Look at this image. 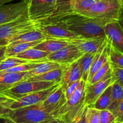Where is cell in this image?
<instances>
[{
	"label": "cell",
	"mask_w": 123,
	"mask_h": 123,
	"mask_svg": "<svg viewBox=\"0 0 123 123\" xmlns=\"http://www.w3.org/2000/svg\"><path fill=\"white\" fill-rule=\"evenodd\" d=\"M42 21L57 25L85 38L106 37L104 26L109 22L88 18L72 11L54 13Z\"/></svg>",
	"instance_id": "6da1fadb"
},
{
	"label": "cell",
	"mask_w": 123,
	"mask_h": 123,
	"mask_svg": "<svg viewBox=\"0 0 123 123\" xmlns=\"http://www.w3.org/2000/svg\"><path fill=\"white\" fill-rule=\"evenodd\" d=\"M36 30V22L27 13L14 20L0 25V47H6L20 35Z\"/></svg>",
	"instance_id": "7a4b0ae2"
},
{
	"label": "cell",
	"mask_w": 123,
	"mask_h": 123,
	"mask_svg": "<svg viewBox=\"0 0 123 123\" xmlns=\"http://www.w3.org/2000/svg\"><path fill=\"white\" fill-rule=\"evenodd\" d=\"M86 82L81 80L78 88L71 97L59 110L55 118H60L67 123L73 121L86 106L85 104Z\"/></svg>",
	"instance_id": "3957f363"
},
{
	"label": "cell",
	"mask_w": 123,
	"mask_h": 123,
	"mask_svg": "<svg viewBox=\"0 0 123 123\" xmlns=\"http://www.w3.org/2000/svg\"><path fill=\"white\" fill-rule=\"evenodd\" d=\"M121 6L120 0H99L88 9L78 13L93 19L118 20Z\"/></svg>",
	"instance_id": "277c9868"
},
{
	"label": "cell",
	"mask_w": 123,
	"mask_h": 123,
	"mask_svg": "<svg viewBox=\"0 0 123 123\" xmlns=\"http://www.w3.org/2000/svg\"><path fill=\"white\" fill-rule=\"evenodd\" d=\"M9 117L15 123H48L55 118L44 110L41 103L13 110Z\"/></svg>",
	"instance_id": "5b68a950"
},
{
	"label": "cell",
	"mask_w": 123,
	"mask_h": 123,
	"mask_svg": "<svg viewBox=\"0 0 123 123\" xmlns=\"http://www.w3.org/2000/svg\"><path fill=\"white\" fill-rule=\"evenodd\" d=\"M55 84L56 83L54 82L22 81L16 84L10 89L5 91L3 94L7 97L16 100L29 94L48 89Z\"/></svg>",
	"instance_id": "8992f818"
},
{
	"label": "cell",
	"mask_w": 123,
	"mask_h": 123,
	"mask_svg": "<svg viewBox=\"0 0 123 123\" xmlns=\"http://www.w3.org/2000/svg\"><path fill=\"white\" fill-rule=\"evenodd\" d=\"M56 10V0H28L27 14L34 22L48 19Z\"/></svg>",
	"instance_id": "52a82bcc"
},
{
	"label": "cell",
	"mask_w": 123,
	"mask_h": 123,
	"mask_svg": "<svg viewBox=\"0 0 123 123\" xmlns=\"http://www.w3.org/2000/svg\"><path fill=\"white\" fill-rule=\"evenodd\" d=\"M36 30L40 31L46 40L64 41L68 43L72 40L81 37L69 30L55 24L42 21L36 22Z\"/></svg>",
	"instance_id": "ba28073f"
},
{
	"label": "cell",
	"mask_w": 123,
	"mask_h": 123,
	"mask_svg": "<svg viewBox=\"0 0 123 123\" xmlns=\"http://www.w3.org/2000/svg\"><path fill=\"white\" fill-rule=\"evenodd\" d=\"M84 54L76 46L69 44L58 51L49 54L45 61L54 62L61 66H67L79 60Z\"/></svg>",
	"instance_id": "9c48e42d"
},
{
	"label": "cell",
	"mask_w": 123,
	"mask_h": 123,
	"mask_svg": "<svg viewBox=\"0 0 123 123\" xmlns=\"http://www.w3.org/2000/svg\"><path fill=\"white\" fill-rule=\"evenodd\" d=\"M60 86V83H56L50 88L40 91L29 94L20 98L14 100L8 107L12 110L22 108L26 106L42 103L50 94L54 92Z\"/></svg>",
	"instance_id": "30bf717a"
},
{
	"label": "cell",
	"mask_w": 123,
	"mask_h": 123,
	"mask_svg": "<svg viewBox=\"0 0 123 123\" xmlns=\"http://www.w3.org/2000/svg\"><path fill=\"white\" fill-rule=\"evenodd\" d=\"M114 82L111 71L105 77L93 84L86 83L85 89V104L89 107L93 104L101 94Z\"/></svg>",
	"instance_id": "8fae6325"
},
{
	"label": "cell",
	"mask_w": 123,
	"mask_h": 123,
	"mask_svg": "<svg viewBox=\"0 0 123 123\" xmlns=\"http://www.w3.org/2000/svg\"><path fill=\"white\" fill-rule=\"evenodd\" d=\"M28 0L0 6V25L17 19L27 13Z\"/></svg>",
	"instance_id": "7c38bea8"
},
{
	"label": "cell",
	"mask_w": 123,
	"mask_h": 123,
	"mask_svg": "<svg viewBox=\"0 0 123 123\" xmlns=\"http://www.w3.org/2000/svg\"><path fill=\"white\" fill-rule=\"evenodd\" d=\"M104 31L112 45L123 53V19L108 22L104 26Z\"/></svg>",
	"instance_id": "4fadbf2b"
},
{
	"label": "cell",
	"mask_w": 123,
	"mask_h": 123,
	"mask_svg": "<svg viewBox=\"0 0 123 123\" xmlns=\"http://www.w3.org/2000/svg\"><path fill=\"white\" fill-rule=\"evenodd\" d=\"M67 101L64 95V90L60 86L52 93L42 103V108L45 112L52 115L55 118V116L59 110Z\"/></svg>",
	"instance_id": "5bb4252c"
},
{
	"label": "cell",
	"mask_w": 123,
	"mask_h": 123,
	"mask_svg": "<svg viewBox=\"0 0 123 123\" xmlns=\"http://www.w3.org/2000/svg\"><path fill=\"white\" fill-rule=\"evenodd\" d=\"M106 37H92L85 38L80 37L70 41V44L76 46L84 54L96 53L103 45Z\"/></svg>",
	"instance_id": "9a60e30c"
},
{
	"label": "cell",
	"mask_w": 123,
	"mask_h": 123,
	"mask_svg": "<svg viewBox=\"0 0 123 123\" xmlns=\"http://www.w3.org/2000/svg\"><path fill=\"white\" fill-rule=\"evenodd\" d=\"M81 80V71L78 60L70 65L66 66L60 84L65 91V90L72 83Z\"/></svg>",
	"instance_id": "2e32d148"
},
{
	"label": "cell",
	"mask_w": 123,
	"mask_h": 123,
	"mask_svg": "<svg viewBox=\"0 0 123 123\" xmlns=\"http://www.w3.org/2000/svg\"><path fill=\"white\" fill-rule=\"evenodd\" d=\"M27 72L0 74V92H4L16 84L24 81Z\"/></svg>",
	"instance_id": "e0dca14e"
},
{
	"label": "cell",
	"mask_w": 123,
	"mask_h": 123,
	"mask_svg": "<svg viewBox=\"0 0 123 123\" xmlns=\"http://www.w3.org/2000/svg\"><path fill=\"white\" fill-rule=\"evenodd\" d=\"M66 66H62L60 68L45 72L38 75L32 76L27 78L25 80L28 81H36V82H54L55 83H60L62 80L63 76L64 71ZM25 81V80H24Z\"/></svg>",
	"instance_id": "ac0fdd59"
},
{
	"label": "cell",
	"mask_w": 123,
	"mask_h": 123,
	"mask_svg": "<svg viewBox=\"0 0 123 123\" xmlns=\"http://www.w3.org/2000/svg\"><path fill=\"white\" fill-rule=\"evenodd\" d=\"M70 43L64 41H55V40H44L38 45L35 46L34 48L44 51L49 53H53L62 49L64 47L68 45Z\"/></svg>",
	"instance_id": "d6986e66"
},
{
	"label": "cell",
	"mask_w": 123,
	"mask_h": 123,
	"mask_svg": "<svg viewBox=\"0 0 123 123\" xmlns=\"http://www.w3.org/2000/svg\"><path fill=\"white\" fill-rule=\"evenodd\" d=\"M62 66H61L60 64L57 63L56 62H43L38 64L35 68L32 69L31 71H28L27 73H26L25 80L30 78V77H32V76L38 75L42 74H44L45 72L60 68L62 67Z\"/></svg>",
	"instance_id": "ffe728a7"
},
{
	"label": "cell",
	"mask_w": 123,
	"mask_h": 123,
	"mask_svg": "<svg viewBox=\"0 0 123 123\" xmlns=\"http://www.w3.org/2000/svg\"><path fill=\"white\" fill-rule=\"evenodd\" d=\"M49 53L44 51L39 50L35 48H30L23 53L16 55V57L24 59L29 62H37V61H45V59Z\"/></svg>",
	"instance_id": "44dd1931"
},
{
	"label": "cell",
	"mask_w": 123,
	"mask_h": 123,
	"mask_svg": "<svg viewBox=\"0 0 123 123\" xmlns=\"http://www.w3.org/2000/svg\"><path fill=\"white\" fill-rule=\"evenodd\" d=\"M42 41H36L33 42H29V43H20L17 44H9L6 46V56L8 57H14L20 53H23L30 48H32L42 42Z\"/></svg>",
	"instance_id": "7402d4cb"
},
{
	"label": "cell",
	"mask_w": 123,
	"mask_h": 123,
	"mask_svg": "<svg viewBox=\"0 0 123 123\" xmlns=\"http://www.w3.org/2000/svg\"><path fill=\"white\" fill-rule=\"evenodd\" d=\"M112 84L108 87L93 104L88 107H92L99 110L108 109L111 102V94Z\"/></svg>",
	"instance_id": "603a6c76"
},
{
	"label": "cell",
	"mask_w": 123,
	"mask_h": 123,
	"mask_svg": "<svg viewBox=\"0 0 123 123\" xmlns=\"http://www.w3.org/2000/svg\"><path fill=\"white\" fill-rule=\"evenodd\" d=\"M44 40H46V39L44 35L40 31L36 30L20 35L19 37L14 39L9 44L13 45L20 43H29V42H36V41H44Z\"/></svg>",
	"instance_id": "cb8c5ba5"
},
{
	"label": "cell",
	"mask_w": 123,
	"mask_h": 123,
	"mask_svg": "<svg viewBox=\"0 0 123 123\" xmlns=\"http://www.w3.org/2000/svg\"><path fill=\"white\" fill-rule=\"evenodd\" d=\"M123 100V87L116 82L112 83L111 102L108 110L114 112Z\"/></svg>",
	"instance_id": "d4e9b609"
},
{
	"label": "cell",
	"mask_w": 123,
	"mask_h": 123,
	"mask_svg": "<svg viewBox=\"0 0 123 123\" xmlns=\"http://www.w3.org/2000/svg\"><path fill=\"white\" fill-rule=\"evenodd\" d=\"M96 53H86L79 59V66L81 71L82 80L86 83L88 82L89 72Z\"/></svg>",
	"instance_id": "484cf974"
},
{
	"label": "cell",
	"mask_w": 123,
	"mask_h": 123,
	"mask_svg": "<svg viewBox=\"0 0 123 123\" xmlns=\"http://www.w3.org/2000/svg\"><path fill=\"white\" fill-rule=\"evenodd\" d=\"M109 61L111 67L123 68V53L112 45L111 42L109 52Z\"/></svg>",
	"instance_id": "4316f807"
},
{
	"label": "cell",
	"mask_w": 123,
	"mask_h": 123,
	"mask_svg": "<svg viewBox=\"0 0 123 123\" xmlns=\"http://www.w3.org/2000/svg\"><path fill=\"white\" fill-rule=\"evenodd\" d=\"M99 0H72L70 2V10L72 12L79 13L86 10L98 2Z\"/></svg>",
	"instance_id": "83f0119b"
},
{
	"label": "cell",
	"mask_w": 123,
	"mask_h": 123,
	"mask_svg": "<svg viewBox=\"0 0 123 123\" xmlns=\"http://www.w3.org/2000/svg\"><path fill=\"white\" fill-rule=\"evenodd\" d=\"M28 62H31L19 59V58L16 57H6L0 63V71H5V70L11 68L15 67L18 65L26 63Z\"/></svg>",
	"instance_id": "f1b7e54d"
},
{
	"label": "cell",
	"mask_w": 123,
	"mask_h": 123,
	"mask_svg": "<svg viewBox=\"0 0 123 123\" xmlns=\"http://www.w3.org/2000/svg\"><path fill=\"white\" fill-rule=\"evenodd\" d=\"M111 71V66L109 61H108L94 75L93 77L88 83L90 84H93V83L98 82L102 78H104Z\"/></svg>",
	"instance_id": "f546056e"
},
{
	"label": "cell",
	"mask_w": 123,
	"mask_h": 123,
	"mask_svg": "<svg viewBox=\"0 0 123 123\" xmlns=\"http://www.w3.org/2000/svg\"><path fill=\"white\" fill-rule=\"evenodd\" d=\"M100 112L99 110L88 107L86 111L87 123H100Z\"/></svg>",
	"instance_id": "4dcf8cb0"
},
{
	"label": "cell",
	"mask_w": 123,
	"mask_h": 123,
	"mask_svg": "<svg viewBox=\"0 0 123 123\" xmlns=\"http://www.w3.org/2000/svg\"><path fill=\"white\" fill-rule=\"evenodd\" d=\"M116 121V118L112 112L109 110H102L100 112V123H113Z\"/></svg>",
	"instance_id": "1f68e13d"
},
{
	"label": "cell",
	"mask_w": 123,
	"mask_h": 123,
	"mask_svg": "<svg viewBox=\"0 0 123 123\" xmlns=\"http://www.w3.org/2000/svg\"><path fill=\"white\" fill-rule=\"evenodd\" d=\"M72 1V0H56V10L54 13L71 11L70 5Z\"/></svg>",
	"instance_id": "d6a6232c"
},
{
	"label": "cell",
	"mask_w": 123,
	"mask_h": 123,
	"mask_svg": "<svg viewBox=\"0 0 123 123\" xmlns=\"http://www.w3.org/2000/svg\"><path fill=\"white\" fill-rule=\"evenodd\" d=\"M111 72L114 82H117L123 87V68L111 67Z\"/></svg>",
	"instance_id": "836d02e7"
},
{
	"label": "cell",
	"mask_w": 123,
	"mask_h": 123,
	"mask_svg": "<svg viewBox=\"0 0 123 123\" xmlns=\"http://www.w3.org/2000/svg\"><path fill=\"white\" fill-rule=\"evenodd\" d=\"M80 82V80L74 82V83H72V84H70V85L69 86H68V88L65 90L64 95L66 98V100H68V99L71 97V96L74 94V92L76 91L77 88H78Z\"/></svg>",
	"instance_id": "e575fe53"
},
{
	"label": "cell",
	"mask_w": 123,
	"mask_h": 123,
	"mask_svg": "<svg viewBox=\"0 0 123 123\" xmlns=\"http://www.w3.org/2000/svg\"><path fill=\"white\" fill-rule=\"evenodd\" d=\"M88 106H85V108L78 115L76 118L70 123H87L86 121V111Z\"/></svg>",
	"instance_id": "d590c367"
},
{
	"label": "cell",
	"mask_w": 123,
	"mask_h": 123,
	"mask_svg": "<svg viewBox=\"0 0 123 123\" xmlns=\"http://www.w3.org/2000/svg\"><path fill=\"white\" fill-rule=\"evenodd\" d=\"M112 113L116 118V121L123 123V100L117 109Z\"/></svg>",
	"instance_id": "8d00e7d4"
},
{
	"label": "cell",
	"mask_w": 123,
	"mask_h": 123,
	"mask_svg": "<svg viewBox=\"0 0 123 123\" xmlns=\"http://www.w3.org/2000/svg\"><path fill=\"white\" fill-rule=\"evenodd\" d=\"M13 110L4 105H0V116L9 117Z\"/></svg>",
	"instance_id": "74e56055"
},
{
	"label": "cell",
	"mask_w": 123,
	"mask_h": 123,
	"mask_svg": "<svg viewBox=\"0 0 123 123\" xmlns=\"http://www.w3.org/2000/svg\"><path fill=\"white\" fill-rule=\"evenodd\" d=\"M13 101L14 100L6 96H0V105H4L8 107Z\"/></svg>",
	"instance_id": "f35d334b"
},
{
	"label": "cell",
	"mask_w": 123,
	"mask_h": 123,
	"mask_svg": "<svg viewBox=\"0 0 123 123\" xmlns=\"http://www.w3.org/2000/svg\"><path fill=\"white\" fill-rule=\"evenodd\" d=\"M6 47H0V63L6 58Z\"/></svg>",
	"instance_id": "ab89813d"
},
{
	"label": "cell",
	"mask_w": 123,
	"mask_h": 123,
	"mask_svg": "<svg viewBox=\"0 0 123 123\" xmlns=\"http://www.w3.org/2000/svg\"><path fill=\"white\" fill-rule=\"evenodd\" d=\"M0 123H15L10 117L0 116Z\"/></svg>",
	"instance_id": "60d3db41"
},
{
	"label": "cell",
	"mask_w": 123,
	"mask_h": 123,
	"mask_svg": "<svg viewBox=\"0 0 123 123\" xmlns=\"http://www.w3.org/2000/svg\"><path fill=\"white\" fill-rule=\"evenodd\" d=\"M67 123L65 122L64 121L60 119V118H54L53 120L50 121V122H49V123Z\"/></svg>",
	"instance_id": "b9f144b4"
},
{
	"label": "cell",
	"mask_w": 123,
	"mask_h": 123,
	"mask_svg": "<svg viewBox=\"0 0 123 123\" xmlns=\"http://www.w3.org/2000/svg\"><path fill=\"white\" fill-rule=\"evenodd\" d=\"M13 1H16V0H0V6H2L5 4L9 3V2Z\"/></svg>",
	"instance_id": "7bdbcfd3"
},
{
	"label": "cell",
	"mask_w": 123,
	"mask_h": 123,
	"mask_svg": "<svg viewBox=\"0 0 123 123\" xmlns=\"http://www.w3.org/2000/svg\"><path fill=\"white\" fill-rule=\"evenodd\" d=\"M119 18H122V19H123V3H122V6H121V11H120V14Z\"/></svg>",
	"instance_id": "ee69618b"
},
{
	"label": "cell",
	"mask_w": 123,
	"mask_h": 123,
	"mask_svg": "<svg viewBox=\"0 0 123 123\" xmlns=\"http://www.w3.org/2000/svg\"><path fill=\"white\" fill-rule=\"evenodd\" d=\"M113 123H121V122H120V121H115Z\"/></svg>",
	"instance_id": "f6af8a7d"
},
{
	"label": "cell",
	"mask_w": 123,
	"mask_h": 123,
	"mask_svg": "<svg viewBox=\"0 0 123 123\" xmlns=\"http://www.w3.org/2000/svg\"><path fill=\"white\" fill-rule=\"evenodd\" d=\"M0 96H6V95H4V94H3V93H2V92H0Z\"/></svg>",
	"instance_id": "bcb514c9"
},
{
	"label": "cell",
	"mask_w": 123,
	"mask_h": 123,
	"mask_svg": "<svg viewBox=\"0 0 123 123\" xmlns=\"http://www.w3.org/2000/svg\"><path fill=\"white\" fill-rule=\"evenodd\" d=\"M120 1H121V3H123V0H120Z\"/></svg>",
	"instance_id": "7dc6e473"
}]
</instances>
